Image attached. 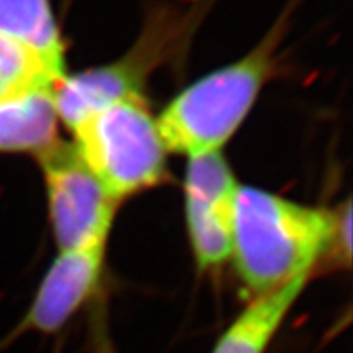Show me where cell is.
Returning <instances> with one entry per match:
<instances>
[{"label":"cell","mask_w":353,"mask_h":353,"mask_svg":"<svg viewBox=\"0 0 353 353\" xmlns=\"http://www.w3.org/2000/svg\"><path fill=\"white\" fill-rule=\"evenodd\" d=\"M38 157L61 252L107 241L118 201L88 170L76 145L56 141Z\"/></svg>","instance_id":"obj_4"},{"label":"cell","mask_w":353,"mask_h":353,"mask_svg":"<svg viewBox=\"0 0 353 353\" xmlns=\"http://www.w3.org/2000/svg\"><path fill=\"white\" fill-rule=\"evenodd\" d=\"M309 276L294 278L281 288L252 298L219 337L213 353H265Z\"/></svg>","instance_id":"obj_8"},{"label":"cell","mask_w":353,"mask_h":353,"mask_svg":"<svg viewBox=\"0 0 353 353\" xmlns=\"http://www.w3.org/2000/svg\"><path fill=\"white\" fill-rule=\"evenodd\" d=\"M337 214L285 200L254 187H239L234 205L236 270L252 298L294 278L309 276L335 244Z\"/></svg>","instance_id":"obj_1"},{"label":"cell","mask_w":353,"mask_h":353,"mask_svg":"<svg viewBox=\"0 0 353 353\" xmlns=\"http://www.w3.org/2000/svg\"><path fill=\"white\" fill-rule=\"evenodd\" d=\"M275 44L273 32L237 63L214 70L180 92L157 120L167 152L188 157L218 152L245 120L270 77Z\"/></svg>","instance_id":"obj_2"},{"label":"cell","mask_w":353,"mask_h":353,"mask_svg":"<svg viewBox=\"0 0 353 353\" xmlns=\"http://www.w3.org/2000/svg\"><path fill=\"white\" fill-rule=\"evenodd\" d=\"M107 241L61 252L33 298L20 324L0 341V352L26 332L56 334L99 288Z\"/></svg>","instance_id":"obj_7"},{"label":"cell","mask_w":353,"mask_h":353,"mask_svg":"<svg viewBox=\"0 0 353 353\" xmlns=\"http://www.w3.org/2000/svg\"><path fill=\"white\" fill-rule=\"evenodd\" d=\"M64 77L37 52L0 33V103L37 88L56 87Z\"/></svg>","instance_id":"obj_11"},{"label":"cell","mask_w":353,"mask_h":353,"mask_svg":"<svg viewBox=\"0 0 353 353\" xmlns=\"http://www.w3.org/2000/svg\"><path fill=\"white\" fill-rule=\"evenodd\" d=\"M237 190L231 167L219 151L188 159L185 211L200 268H214L231 257Z\"/></svg>","instance_id":"obj_6"},{"label":"cell","mask_w":353,"mask_h":353,"mask_svg":"<svg viewBox=\"0 0 353 353\" xmlns=\"http://www.w3.org/2000/svg\"><path fill=\"white\" fill-rule=\"evenodd\" d=\"M0 33L41 57L54 72L64 74V43L50 0H0Z\"/></svg>","instance_id":"obj_10"},{"label":"cell","mask_w":353,"mask_h":353,"mask_svg":"<svg viewBox=\"0 0 353 353\" xmlns=\"http://www.w3.org/2000/svg\"><path fill=\"white\" fill-rule=\"evenodd\" d=\"M54 87L37 88L0 103V151L41 154L57 139Z\"/></svg>","instance_id":"obj_9"},{"label":"cell","mask_w":353,"mask_h":353,"mask_svg":"<svg viewBox=\"0 0 353 353\" xmlns=\"http://www.w3.org/2000/svg\"><path fill=\"white\" fill-rule=\"evenodd\" d=\"M72 132L79 156L117 201L157 185L165 174L167 149L143 95L100 110Z\"/></svg>","instance_id":"obj_3"},{"label":"cell","mask_w":353,"mask_h":353,"mask_svg":"<svg viewBox=\"0 0 353 353\" xmlns=\"http://www.w3.org/2000/svg\"><path fill=\"white\" fill-rule=\"evenodd\" d=\"M174 21H162L161 15L152 25L145 26L143 38L134 50L114 64L94 68L65 76L54 87L57 117L72 131L77 125L100 110L117 101L143 95V85L148 74L162 56L169 52L167 44L176 37Z\"/></svg>","instance_id":"obj_5"}]
</instances>
